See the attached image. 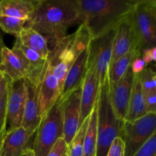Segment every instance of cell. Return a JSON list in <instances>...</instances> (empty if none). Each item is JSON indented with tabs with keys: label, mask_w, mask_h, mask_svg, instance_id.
<instances>
[{
	"label": "cell",
	"mask_w": 156,
	"mask_h": 156,
	"mask_svg": "<svg viewBox=\"0 0 156 156\" xmlns=\"http://www.w3.org/2000/svg\"><path fill=\"white\" fill-rule=\"evenodd\" d=\"M83 23L77 0H41L27 27L53 43L67 36L69 28Z\"/></svg>",
	"instance_id": "1"
},
{
	"label": "cell",
	"mask_w": 156,
	"mask_h": 156,
	"mask_svg": "<svg viewBox=\"0 0 156 156\" xmlns=\"http://www.w3.org/2000/svg\"><path fill=\"white\" fill-rule=\"evenodd\" d=\"M136 0H77L91 39L115 30L133 10Z\"/></svg>",
	"instance_id": "2"
},
{
	"label": "cell",
	"mask_w": 156,
	"mask_h": 156,
	"mask_svg": "<svg viewBox=\"0 0 156 156\" xmlns=\"http://www.w3.org/2000/svg\"><path fill=\"white\" fill-rule=\"evenodd\" d=\"M90 41L86 25L83 23L73 34L67 35L52 44L47 59L53 67L60 94L70 67L79 55L88 47Z\"/></svg>",
	"instance_id": "3"
},
{
	"label": "cell",
	"mask_w": 156,
	"mask_h": 156,
	"mask_svg": "<svg viewBox=\"0 0 156 156\" xmlns=\"http://www.w3.org/2000/svg\"><path fill=\"white\" fill-rule=\"evenodd\" d=\"M124 121L116 117L110 99L108 80L99 89L98 98V143L96 156H106L111 145L121 136Z\"/></svg>",
	"instance_id": "4"
},
{
	"label": "cell",
	"mask_w": 156,
	"mask_h": 156,
	"mask_svg": "<svg viewBox=\"0 0 156 156\" xmlns=\"http://www.w3.org/2000/svg\"><path fill=\"white\" fill-rule=\"evenodd\" d=\"M63 101L58 98L41 120L32 147L35 156H47L56 141L63 138Z\"/></svg>",
	"instance_id": "5"
},
{
	"label": "cell",
	"mask_w": 156,
	"mask_h": 156,
	"mask_svg": "<svg viewBox=\"0 0 156 156\" xmlns=\"http://www.w3.org/2000/svg\"><path fill=\"white\" fill-rule=\"evenodd\" d=\"M137 40V50L156 47V0L137 1L130 14Z\"/></svg>",
	"instance_id": "6"
},
{
	"label": "cell",
	"mask_w": 156,
	"mask_h": 156,
	"mask_svg": "<svg viewBox=\"0 0 156 156\" xmlns=\"http://www.w3.org/2000/svg\"><path fill=\"white\" fill-rule=\"evenodd\" d=\"M156 131V114L148 113L134 121H124L121 136L125 156H134Z\"/></svg>",
	"instance_id": "7"
},
{
	"label": "cell",
	"mask_w": 156,
	"mask_h": 156,
	"mask_svg": "<svg viewBox=\"0 0 156 156\" xmlns=\"http://www.w3.org/2000/svg\"><path fill=\"white\" fill-rule=\"evenodd\" d=\"M115 30L91 39L88 44V65L95 69L100 88L108 80Z\"/></svg>",
	"instance_id": "8"
},
{
	"label": "cell",
	"mask_w": 156,
	"mask_h": 156,
	"mask_svg": "<svg viewBox=\"0 0 156 156\" xmlns=\"http://www.w3.org/2000/svg\"><path fill=\"white\" fill-rule=\"evenodd\" d=\"M26 101L24 79L9 82L8 85L6 129L12 131L21 127Z\"/></svg>",
	"instance_id": "9"
},
{
	"label": "cell",
	"mask_w": 156,
	"mask_h": 156,
	"mask_svg": "<svg viewBox=\"0 0 156 156\" xmlns=\"http://www.w3.org/2000/svg\"><path fill=\"white\" fill-rule=\"evenodd\" d=\"M0 69L12 82L27 79L30 74V62L16 43L12 49L3 48Z\"/></svg>",
	"instance_id": "10"
},
{
	"label": "cell",
	"mask_w": 156,
	"mask_h": 156,
	"mask_svg": "<svg viewBox=\"0 0 156 156\" xmlns=\"http://www.w3.org/2000/svg\"><path fill=\"white\" fill-rule=\"evenodd\" d=\"M39 117L42 120L49 110L59 98L58 81L53 73V67L47 59L42 77L37 85Z\"/></svg>",
	"instance_id": "11"
},
{
	"label": "cell",
	"mask_w": 156,
	"mask_h": 156,
	"mask_svg": "<svg viewBox=\"0 0 156 156\" xmlns=\"http://www.w3.org/2000/svg\"><path fill=\"white\" fill-rule=\"evenodd\" d=\"M135 75L131 67L128 69L124 76L110 88V99L116 117L124 121L127 113L129 99L133 87Z\"/></svg>",
	"instance_id": "12"
},
{
	"label": "cell",
	"mask_w": 156,
	"mask_h": 156,
	"mask_svg": "<svg viewBox=\"0 0 156 156\" xmlns=\"http://www.w3.org/2000/svg\"><path fill=\"white\" fill-rule=\"evenodd\" d=\"M81 94L82 87L73 91L63 101V139L67 144L81 126Z\"/></svg>",
	"instance_id": "13"
},
{
	"label": "cell",
	"mask_w": 156,
	"mask_h": 156,
	"mask_svg": "<svg viewBox=\"0 0 156 156\" xmlns=\"http://www.w3.org/2000/svg\"><path fill=\"white\" fill-rule=\"evenodd\" d=\"M133 50H137V40L129 15L115 30L110 66L117 59Z\"/></svg>",
	"instance_id": "14"
},
{
	"label": "cell",
	"mask_w": 156,
	"mask_h": 156,
	"mask_svg": "<svg viewBox=\"0 0 156 156\" xmlns=\"http://www.w3.org/2000/svg\"><path fill=\"white\" fill-rule=\"evenodd\" d=\"M99 89L100 87L95 69L91 66L88 65L81 94V125L87 117H89L98 102Z\"/></svg>",
	"instance_id": "15"
},
{
	"label": "cell",
	"mask_w": 156,
	"mask_h": 156,
	"mask_svg": "<svg viewBox=\"0 0 156 156\" xmlns=\"http://www.w3.org/2000/svg\"><path fill=\"white\" fill-rule=\"evenodd\" d=\"M26 88V101L21 127L31 136L37 132L41 120L39 117L37 85L27 79H24Z\"/></svg>",
	"instance_id": "16"
},
{
	"label": "cell",
	"mask_w": 156,
	"mask_h": 156,
	"mask_svg": "<svg viewBox=\"0 0 156 156\" xmlns=\"http://www.w3.org/2000/svg\"><path fill=\"white\" fill-rule=\"evenodd\" d=\"M88 49L87 47L79 55L69 70L59 98L64 101L73 91L81 88L83 84L88 66Z\"/></svg>",
	"instance_id": "17"
},
{
	"label": "cell",
	"mask_w": 156,
	"mask_h": 156,
	"mask_svg": "<svg viewBox=\"0 0 156 156\" xmlns=\"http://www.w3.org/2000/svg\"><path fill=\"white\" fill-rule=\"evenodd\" d=\"M31 137L23 127L6 131L0 149V156H24L32 149L30 145Z\"/></svg>",
	"instance_id": "18"
},
{
	"label": "cell",
	"mask_w": 156,
	"mask_h": 156,
	"mask_svg": "<svg viewBox=\"0 0 156 156\" xmlns=\"http://www.w3.org/2000/svg\"><path fill=\"white\" fill-rule=\"evenodd\" d=\"M38 1L0 0V15L13 17L29 22L33 17Z\"/></svg>",
	"instance_id": "19"
},
{
	"label": "cell",
	"mask_w": 156,
	"mask_h": 156,
	"mask_svg": "<svg viewBox=\"0 0 156 156\" xmlns=\"http://www.w3.org/2000/svg\"><path fill=\"white\" fill-rule=\"evenodd\" d=\"M147 114L146 100L139 75H135L133 87L129 99L127 113L124 121L131 122L141 118Z\"/></svg>",
	"instance_id": "20"
},
{
	"label": "cell",
	"mask_w": 156,
	"mask_h": 156,
	"mask_svg": "<svg viewBox=\"0 0 156 156\" xmlns=\"http://www.w3.org/2000/svg\"><path fill=\"white\" fill-rule=\"evenodd\" d=\"M22 45L37 52L44 59H47L50 53L48 43L44 36L30 27L25 26L18 37Z\"/></svg>",
	"instance_id": "21"
},
{
	"label": "cell",
	"mask_w": 156,
	"mask_h": 156,
	"mask_svg": "<svg viewBox=\"0 0 156 156\" xmlns=\"http://www.w3.org/2000/svg\"><path fill=\"white\" fill-rule=\"evenodd\" d=\"M140 56H142L141 52L138 50H133L117 59L113 65L109 67L108 80L110 88L114 86L124 76L128 69L131 66L133 59Z\"/></svg>",
	"instance_id": "22"
},
{
	"label": "cell",
	"mask_w": 156,
	"mask_h": 156,
	"mask_svg": "<svg viewBox=\"0 0 156 156\" xmlns=\"http://www.w3.org/2000/svg\"><path fill=\"white\" fill-rule=\"evenodd\" d=\"M98 143V102L91 114L85 136L83 156H96Z\"/></svg>",
	"instance_id": "23"
},
{
	"label": "cell",
	"mask_w": 156,
	"mask_h": 156,
	"mask_svg": "<svg viewBox=\"0 0 156 156\" xmlns=\"http://www.w3.org/2000/svg\"><path fill=\"white\" fill-rule=\"evenodd\" d=\"M89 119L90 116L84 120L78 132L76 133L72 141L68 144L66 152L67 156H83L85 136Z\"/></svg>",
	"instance_id": "24"
},
{
	"label": "cell",
	"mask_w": 156,
	"mask_h": 156,
	"mask_svg": "<svg viewBox=\"0 0 156 156\" xmlns=\"http://www.w3.org/2000/svg\"><path fill=\"white\" fill-rule=\"evenodd\" d=\"M26 21L19 18L0 15V28L5 33L19 37L20 34L25 27Z\"/></svg>",
	"instance_id": "25"
},
{
	"label": "cell",
	"mask_w": 156,
	"mask_h": 156,
	"mask_svg": "<svg viewBox=\"0 0 156 156\" xmlns=\"http://www.w3.org/2000/svg\"><path fill=\"white\" fill-rule=\"evenodd\" d=\"M142 84L143 93L156 92L155 71L151 67H146L141 73L138 74Z\"/></svg>",
	"instance_id": "26"
},
{
	"label": "cell",
	"mask_w": 156,
	"mask_h": 156,
	"mask_svg": "<svg viewBox=\"0 0 156 156\" xmlns=\"http://www.w3.org/2000/svg\"><path fill=\"white\" fill-rule=\"evenodd\" d=\"M134 156H156V131Z\"/></svg>",
	"instance_id": "27"
},
{
	"label": "cell",
	"mask_w": 156,
	"mask_h": 156,
	"mask_svg": "<svg viewBox=\"0 0 156 156\" xmlns=\"http://www.w3.org/2000/svg\"><path fill=\"white\" fill-rule=\"evenodd\" d=\"M8 87L0 93V135L6 130Z\"/></svg>",
	"instance_id": "28"
},
{
	"label": "cell",
	"mask_w": 156,
	"mask_h": 156,
	"mask_svg": "<svg viewBox=\"0 0 156 156\" xmlns=\"http://www.w3.org/2000/svg\"><path fill=\"white\" fill-rule=\"evenodd\" d=\"M106 156H125L124 143L120 137L113 141Z\"/></svg>",
	"instance_id": "29"
},
{
	"label": "cell",
	"mask_w": 156,
	"mask_h": 156,
	"mask_svg": "<svg viewBox=\"0 0 156 156\" xmlns=\"http://www.w3.org/2000/svg\"><path fill=\"white\" fill-rule=\"evenodd\" d=\"M68 144L64 140V139L60 138L56 141L54 146L51 148L47 156H62L66 152Z\"/></svg>",
	"instance_id": "30"
},
{
	"label": "cell",
	"mask_w": 156,
	"mask_h": 156,
	"mask_svg": "<svg viewBox=\"0 0 156 156\" xmlns=\"http://www.w3.org/2000/svg\"><path fill=\"white\" fill-rule=\"evenodd\" d=\"M146 100V111L148 113L156 114V92L144 94Z\"/></svg>",
	"instance_id": "31"
},
{
	"label": "cell",
	"mask_w": 156,
	"mask_h": 156,
	"mask_svg": "<svg viewBox=\"0 0 156 156\" xmlns=\"http://www.w3.org/2000/svg\"><path fill=\"white\" fill-rule=\"evenodd\" d=\"M130 67L132 69L133 74L138 75L141 73L147 67V66H146V64L145 63V62L143 60L141 56H140V57H137L133 59Z\"/></svg>",
	"instance_id": "32"
},
{
	"label": "cell",
	"mask_w": 156,
	"mask_h": 156,
	"mask_svg": "<svg viewBox=\"0 0 156 156\" xmlns=\"http://www.w3.org/2000/svg\"><path fill=\"white\" fill-rule=\"evenodd\" d=\"M10 82H12L10 79L0 69V93L2 92L7 88Z\"/></svg>",
	"instance_id": "33"
},
{
	"label": "cell",
	"mask_w": 156,
	"mask_h": 156,
	"mask_svg": "<svg viewBox=\"0 0 156 156\" xmlns=\"http://www.w3.org/2000/svg\"><path fill=\"white\" fill-rule=\"evenodd\" d=\"M151 49H146V50H144L143 52H142L141 57L142 59H143V60L145 62V63L146 64V66H148L150 62H152V61H153L152 60Z\"/></svg>",
	"instance_id": "34"
},
{
	"label": "cell",
	"mask_w": 156,
	"mask_h": 156,
	"mask_svg": "<svg viewBox=\"0 0 156 156\" xmlns=\"http://www.w3.org/2000/svg\"><path fill=\"white\" fill-rule=\"evenodd\" d=\"M5 47L3 44V41L1 35H0V66H1V62H2V52L3 48Z\"/></svg>",
	"instance_id": "35"
},
{
	"label": "cell",
	"mask_w": 156,
	"mask_h": 156,
	"mask_svg": "<svg viewBox=\"0 0 156 156\" xmlns=\"http://www.w3.org/2000/svg\"><path fill=\"white\" fill-rule=\"evenodd\" d=\"M151 52H152V60L156 62V47H154L153 48L151 49Z\"/></svg>",
	"instance_id": "36"
},
{
	"label": "cell",
	"mask_w": 156,
	"mask_h": 156,
	"mask_svg": "<svg viewBox=\"0 0 156 156\" xmlns=\"http://www.w3.org/2000/svg\"><path fill=\"white\" fill-rule=\"evenodd\" d=\"M6 131H7V129H6L5 131H4V132H3L0 135V149H1L2 144V142H3V140H4L5 135V133H6Z\"/></svg>",
	"instance_id": "37"
},
{
	"label": "cell",
	"mask_w": 156,
	"mask_h": 156,
	"mask_svg": "<svg viewBox=\"0 0 156 156\" xmlns=\"http://www.w3.org/2000/svg\"><path fill=\"white\" fill-rule=\"evenodd\" d=\"M24 156H35L34 152L33 149H30V150L27 151V152L25 154V155H24Z\"/></svg>",
	"instance_id": "38"
},
{
	"label": "cell",
	"mask_w": 156,
	"mask_h": 156,
	"mask_svg": "<svg viewBox=\"0 0 156 156\" xmlns=\"http://www.w3.org/2000/svg\"><path fill=\"white\" fill-rule=\"evenodd\" d=\"M62 156H67V155H66V153H65V154H64V155H62Z\"/></svg>",
	"instance_id": "39"
},
{
	"label": "cell",
	"mask_w": 156,
	"mask_h": 156,
	"mask_svg": "<svg viewBox=\"0 0 156 156\" xmlns=\"http://www.w3.org/2000/svg\"><path fill=\"white\" fill-rule=\"evenodd\" d=\"M155 75H156V64L155 65Z\"/></svg>",
	"instance_id": "40"
}]
</instances>
